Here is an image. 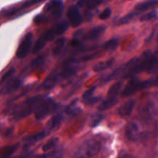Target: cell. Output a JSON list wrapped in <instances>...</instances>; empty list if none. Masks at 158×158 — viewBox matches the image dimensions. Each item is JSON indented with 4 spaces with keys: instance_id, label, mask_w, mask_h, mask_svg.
<instances>
[{
    "instance_id": "6da1fadb",
    "label": "cell",
    "mask_w": 158,
    "mask_h": 158,
    "mask_svg": "<svg viewBox=\"0 0 158 158\" xmlns=\"http://www.w3.org/2000/svg\"><path fill=\"white\" fill-rule=\"evenodd\" d=\"M42 95H36L27 98L22 104L18 105L13 109L12 113V120H19L28 117L32 113L35 112L36 108L43 100Z\"/></svg>"
},
{
    "instance_id": "7a4b0ae2",
    "label": "cell",
    "mask_w": 158,
    "mask_h": 158,
    "mask_svg": "<svg viewBox=\"0 0 158 158\" xmlns=\"http://www.w3.org/2000/svg\"><path fill=\"white\" fill-rule=\"evenodd\" d=\"M102 143L97 138H90L82 143L75 153L74 158H91L100 151Z\"/></svg>"
},
{
    "instance_id": "3957f363",
    "label": "cell",
    "mask_w": 158,
    "mask_h": 158,
    "mask_svg": "<svg viewBox=\"0 0 158 158\" xmlns=\"http://www.w3.org/2000/svg\"><path fill=\"white\" fill-rule=\"evenodd\" d=\"M154 85V80H144V81H139L137 80H133L125 86L124 89L122 91L121 94L123 97H127L134 95L136 93L139 92L143 89H148Z\"/></svg>"
},
{
    "instance_id": "277c9868",
    "label": "cell",
    "mask_w": 158,
    "mask_h": 158,
    "mask_svg": "<svg viewBox=\"0 0 158 158\" xmlns=\"http://www.w3.org/2000/svg\"><path fill=\"white\" fill-rule=\"evenodd\" d=\"M58 107V105L55 103L53 100L50 98L43 99V101L40 103L38 107L35 111V117L37 120H42L50 115L56 111Z\"/></svg>"
},
{
    "instance_id": "5b68a950",
    "label": "cell",
    "mask_w": 158,
    "mask_h": 158,
    "mask_svg": "<svg viewBox=\"0 0 158 158\" xmlns=\"http://www.w3.org/2000/svg\"><path fill=\"white\" fill-rule=\"evenodd\" d=\"M32 43H33V35L32 32H28L24 35L17 48L16 53H15L17 58L23 59L27 56L31 49H32Z\"/></svg>"
},
{
    "instance_id": "8992f818",
    "label": "cell",
    "mask_w": 158,
    "mask_h": 158,
    "mask_svg": "<svg viewBox=\"0 0 158 158\" xmlns=\"http://www.w3.org/2000/svg\"><path fill=\"white\" fill-rule=\"evenodd\" d=\"M56 35H57L55 31H54L53 28L52 27L49 29H47L46 32H44L40 35V38L36 40L35 44L33 45V47H32V53L35 54L40 52V51H41L42 49L46 46V43L53 40Z\"/></svg>"
},
{
    "instance_id": "52a82bcc",
    "label": "cell",
    "mask_w": 158,
    "mask_h": 158,
    "mask_svg": "<svg viewBox=\"0 0 158 158\" xmlns=\"http://www.w3.org/2000/svg\"><path fill=\"white\" fill-rule=\"evenodd\" d=\"M67 19L73 27H78L83 23V16L77 6H69L67 10Z\"/></svg>"
},
{
    "instance_id": "ba28073f",
    "label": "cell",
    "mask_w": 158,
    "mask_h": 158,
    "mask_svg": "<svg viewBox=\"0 0 158 158\" xmlns=\"http://www.w3.org/2000/svg\"><path fill=\"white\" fill-rule=\"evenodd\" d=\"M63 10V4L62 0H52L46 4L44 12L50 14L52 18H59L62 15Z\"/></svg>"
},
{
    "instance_id": "9c48e42d",
    "label": "cell",
    "mask_w": 158,
    "mask_h": 158,
    "mask_svg": "<svg viewBox=\"0 0 158 158\" xmlns=\"http://www.w3.org/2000/svg\"><path fill=\"white\" fill-rule=\"evenodd\" d=\"M126 135L131 140H138L140 136V127L137 122H130L126 127Z\"/></svg>"
},
{
    "instance_id": "30bf717a",
    "label": "cell",
    "mask_w": 158,
    "mask_h": 158,
    "mask_svg": "<svg viewBox=\"0 0 158 158\" xmlns=\"http://www.w3.org/2000/svg\"><path fill=\"white\" fill-rule=\"evenodd\" d=\"M60 73H52L43 82L41 85H40V89H43V90H48L52 88H53L57 83H59L60 80Z\"/></svg>"
},
{
    "instance_id": "8fae6325",
    "label": "cell",
    "mask_w": 158,
    "mask_h": 158,
    "mask_svg": "<svg viewBox=\"0 0 158 158\" xmlns=\"http://www.w3.org/2000/svg\"><path fill=\"white\" fill-rule=\"evenodd\" d=\"M105 29H106V27L104 26H96L90 29L87 33L85 34L83 39L85 40H89V41H91V40L94 41V40H97L103 35V32H105Z\"/></svg>"
},
{
    "instance_id": "7c38bea8",
    "label": "cell",
    "mask_w": 158,
    "mask_h": 158,
    "mask_svg": "<svg viewBox=\"0 0 158 158\" xmlns=\"http://www.w3.org/2000/svg\"><path fill=\"white\" fill-rule=\"evenodd\" d=\"M136 101L134 100H130L123 103L119 107L118 114L121 117H127L132 114L134 108L135 106Z\"/></svg>"
},
{
    "instance_id": "4fadbf2b",
    "label": "cell",
    "mask_w": 158,
    "mask_h": 158,
    "mask_svg": "<svg viewBox=\"0 0 158 158\" xmlns=\"http://www.w3.org/2000/svg\"><path fill=\"white\" fill-rule=\"evenodd\" d=\"M77 67L72 63H65V66L60 71V78L63 80L69 79L75 75L77 72Z\"/></svg>"
},
{
    "instance_id": "5bb4252c",
    "label": "cell",
    "mask_w": 158,
    "mask_h": 158,
    "mask_svg": "<svg viewBox=\"0 0 158 158\" xmlns=\"http://www.w3.org/2000/svg\"><path fill=\"white\" fill-rule=\"evenodd\" d=\"M157 5H158V0H145L142 2L138 3L134 8V11L140 14L148 9L155 7Z\"/></svg>"
},
{
    "instance_id": "9a60e30c",
    "label": "cell",
    "mask_w": 158,
    "mask_h": 158,
    "mask_svg": "<svg viewBox=\"0 0 158 158\" xmlns=\"http://www.w3.org/2000/svg\"><path fill=\"white\" fill-rule=\"evenodd\" d=\"M47 135L48 133L46 131H40V132L33 134V135H30L25 137L23 139V141L26 143V146H29V145L33 144V143H36V142L40 141L41 140L44 139Z\"/></svg>"
},
{
    "instance_id": "2e32d148",
    "label": "cell",
    "mask_w": 158,
    "mask_h": 158,
    "mask_svg": "<svg viewBox=\"0 0 158 158\" xmlns=\"http://www.w3.org/2000/svg\"><path fill=\"white\" fill-rule=\"evenodd\" d=\"M118 102L117 97H108L105 100H103L98 106L100 111H106L115 106Z\"/></svg>"
},
{
    "instance_id": "e0dca14e",
    "label": "cell",
    "mask_w": 158,
    "mask_h": 158,
    "mask_svg": "<svg viewBox=\"0 0 158 158\" xmlns=\"http://www.w3.org/2000/svg\"><path fill=\"white\" fill-rule=\"evenodd\" d=\"M22 84V81L19 79H14V80H11L10 81L8 82L6 84V86L3 87L2 89V92L3 94H9L11 92L16 90Z\"/></svg>"
},
{
    "instance_id": "ac0fdd59",
    "label": "cell",
    "mask_w": 158,
    "mask_h": 158,
    "mask_svg": "<svg viewBox=\"0 0 158 158\" xmlns=\"http://www.w3.org/2000/svg\"><path fill=\"white\" fill-rule=\"evenodd\" d=\"M64 120V116L62 114H56L49 123V131H56V130L59 129L60 126H61L62 123Z\"/></svg>"
},
{
    "instance_id": "d6986e66",
    "label": "cell",
    "mask_w": 158,
    "mask_h": 158,
    "mask_svg": "<svg viewBox=\"0 0 158 158\" xmlns=\"http://www.w3.org/2000/svg\"><path fill=\"white\" fill-rule=\"evenodd\" d=\"M114 64V59H110V60H106V61H102V62H100V63H97V64L94 66L93 69H94V72L100 73V72H102V71L109 69V68L111 67Z\"/></svg>"
},
{
    "instance_id": "ffe728a7",
    "label": "cell",
    "mask_w": 158,
    "mask_h": 158,
    "mask_svg": "<svg viewBox=\"0 0 158 158\" xmlns=\"http://www.w3.org/2000/svg\"><path fill=\"white\" fill-rule=\"evenodd\" d=\"M52 28H53L56 35H60L67 30L68 28H69V23L66 20H62V21L59 22L56 24L54 25Z\"/></svg>"
},
{
    "instance_id": "44dd1931",
    "label": "cell",
    "mask_w": 158,
    "mask_h": 158,
    "mask_svg": "<svg viewBox=\"0 0 158 158\" xmlns=\"http://www.w3.org/2000/svg\"><path fill=\"white\" fill-rule=\"evenodd\" d=\"M66 43V37H60V38H59L58 40H56V41L55 42V45H54L53 49H52L53 55L55 56L60 55V54L61 53L62 51H63Z\"/></svg>"
},
{
    "instance_id": "7402d4cb",
    "label": "cell",
    "mask_w": 158,
    "mask_h": 158,
    "mask_svg": "<svg viewBox=\"0 0 158 158\" xmlns=\"http://www.w3.org/2000/svg\"><path fill=\"white\" fill-rule=\"evenodd\" d=\"M19 145V143H15L13 145L3 148L1 152V158H8L10 157L18 149Z\"/></svg>"
},
{
    "instance_id": "603a6c76",
    "label": "cell",
    "mask_w": 158,
    "mask_h": 158,
    "mask_svg": "<svg viewBox=\"0 0 158 158\" xmlns=\"http://www.w3.org/2000/svg\"><path fill=\"white\" fill-rule=\"evenodd\" d=\"M122 86H123L122 81H118L114 83V84H113L109 89V90H108V97H117V94L120 93Z\"/></svg>"
},
{
    "instance_id": "cb8c5ba5",
    "label": "cell",
    "mask_w": 158,
    "mask_h": 158,
    "mask_svg": "<svg viewBox=\"0 0 158 158\" xmlns=\"http://www.w3.org/2000/svg\"><path fill=\"white\" fill-rule=\"evenodd\" d=\"M119 43H120L119 39H111V40H108V41H106L104 43V45H103V49L105 50H114L119 46Z\"/></svg>"
},
{
    "instance_id": "d4e9b609",
    "label": "cell",
    "mask_w": 158,
    "mask_h": 158,
    "mask_svg": "<svg viewBox=\"0 0 158 158\" xmlns=\"http://www.w3.org/2000/svg\"><path fill=\"white\" fill-rule=\"evenodd\" d=\"M139 14L137 12H136L135 11L132 12H130L127 15H126L125 16L122 17L120 20L118 21V25H123V24H127L128 23H131L133 19L136 18V16H137Z\"/></svg>"
},
{
    "instance_id": "484cf974",
    "label": "cell",
    "mask_w": 158,
    "mask_h": 158,
    "mask_svg": "<svg viewBox=\"0 0 158 158\" xmlns=\"http://www.w3.org/2000/svg\"><path fill=\"white\" fill-rule=\"evenodd\" d=\"M59 142V138L57 137H53V138L50 139L48 142H46L44 145L43 146L42 149L44 152H47L49 151L51 149H52L53 148H55L56 146V144Z\"/></svg>"
},
{
    "instance_id": "4316f807",
    "label": "cell",
    "mask_w": 158,
    "mask_h": 158,
    "mask_svg": "<svg viewBox=\"0 0 158 158\" xmlns=\"http://www.w3.org/2000/svg\"><path fill=\"white\" fill-rule=\"evenodd\" d=\"M157 12L156 10L151 11V12H148V13L143 14V15H141L140 18V21L141 22H148L151 21V20L157 18Z\"/></svg>"
},
{
    "instance_id": "83f0119b",
    "label": "cell",
    "mask_w": 158,
    "mask_h": 158,
    "mask_svg": "<svg viewBox=\"0 0 158 158\" xmlns=\"http://www.w3.org/2000/svg\"><path fill=\"white\" fill-rule=\"evenodd\" d=\"M103 1L104 0H87L86 6L88 10H91V9H95L96 7L100 6L101 3L103 2Z\"/></svg>"
},
{
    "instance_id": "f1b7e54d",
    "label": "cell",
    "mask_w": 158,
    "mask_h": 158,
    "mask_svg": "<svg viewBox=\"0 0 158 158\" xmlns=\"http://www.w3.org/2000/svg\"><path fill=\"white\" fill-rule=\"evenodd\" d=\"M63 155V151H52V152L49 153L47 154H45L44 156H43L42 158H62Z\"/></svg>"
},
{
    "instance_id": "f546056e",
    "label": "cell",
    "mask_w": 158,
    "mask_h": 158,
    "mask_svg": "<svg viewBox=\"0 0 158 158\" xmlns=\"http://www.w3.org/2000/svg\"><path fill=\"white\" fill-rule=\"evenodd\" d=\"M42 1H43V0H27V1L23 3V4L19 8H18V9H19V11H20L21 9H26V8H29V7H30V6H34V5L37 4V3L40 2H42Z\"/></svg>"
},
{
    "instance_id": "4dcf8cb0",
    "label": "cell",
    "mask_w": 158,
    "mask_h": 158,
    "mask_svg": "<svg viewBox=\"0 0 158 158\" xmlns=\"http://www.w3.org/2000/svg\"><path fill=\"white\" fill-rule=\"evenodd\" d=\"M44 62H45L44 57L38 56L36 59H35V60L32 62V63H31V67L35 69V68L38 67V66H42V65L44 63Z\"/></svg>"
},
{
    "instance_id": "1f68e13d",
    "label": "cell",
    "mask_w": 158,
    "mask_h": 158,
    "mask_svg": "<svg viewBox=\"0 0 158 158\" xmlns=\"http://www.w3.org/2000/svg\"><path fill=\"white\" fill-rule=\"evenodd\" d=\"M96 89V86H92L89 89H88L84 94H83V100L85 101V100H88V99L91 98L92 97H94V93Z\"/></svg>"
},
{
    "instance_id": "d6a6232c",
    "label": "cell",
    "mask_w": 158,
    "mask_h": 158,
    "mask_svg": "<svg viewBox=\"0 0 158 158\" xmlns=\"http://www.w3.org/2000/svg\"><path fill=\"white\" fill-rule=\"evenodd\" d=\"M15 72V68L14 67L10 68V69H9V70H8L7 72H6V73L2 76V79H1V81H0V83H4L5 81H6L7 80H9V79L10 78L12 75H13V73Z\"/></svg>"
},
{
    "instance_id": "836d02e7",
    "label": "cell",
    "mask_w": 158,
    "mask_h": 158,
    "mask_svg": "<svg viewBox=\"0 0 158 158\" xmlns=\"http://www.w3.org/2000/svg\"><path fill=\"white\" fill-rule=\"evenodd\" d=\"M111 13H112V10H111L110 8H106V9H105L100 14L99 17H100V19L102 20L107 19L111 15Z\"/></svg>"
},
{
    "instance_id": "e575fe53",
    "label": "cell",
    "mask_w": 158,
    "mask_h": 158,
    "mask_svg": "<svg viewBox=\"0 0 158 158\" xmlns=\"http://www.w3.org/2000/svg\"><path fill=\"white\" fill-rule=\"evenodd\" d=\"M46 19H47V16L46 15H43V14H40V15H36L35 17V19H34V23L35 24H40V23H44L45 21H46Z\"/></svg>"
},
{
    "instance_id": "d590c367",
    "label": "cell",
    "mask_w": 158,
    "mask_h": 158,
    "mask_svg": "<svg viewBox=\"0 0 158 158\" xmlns=\"http://www.w3.org/2000/svg\"><path fill=\"white\" fill-rule=\"evenodd\" d=\"M99 100H100V99H99V97H91V98L88 99V100H85V101H83V102H84V103H86V104L91 105V104H94V103H97V102Z\"/></svg>"
},
{
    "instance_id": "8d00e7d4",
    "label": "cell",
    "mask_w": 158,
    "mask_h": 158,
    "mask_svg": "<svg viewBox=\"0 0 158 158\" xmlns=\"http://www.w3.org/2000/svg\"><path fill=\"white\" fill-rule=\"evenodd\" d=\"M103 117L102 115L97 116V117H96V118L92 121V126L93 127L97 126V125H98L99 123L101 122V120H103Z\"/></svg>"
},
{
    "instance_id": "74e56055",
    "label": "cell",
    "mask_w": 158,
    "mask_h": 158,
    "mask_svg": "<svg viewBox=\"0 0 158 158\" xmlns=\"http://www.w3.org/2000/svg\"><path fill=\"white\" fill-rule=\"evenodd\" d=\"M117 158H134V157L128 154H121L120 156H119Z\"/></svg>"
},
{
    "instance_id": "f35d334b",
    "label": "cell",
    "mask_w": 158,
    "mask_h": 158,
    "mask_svg": "<svg viewBox=\"0 0 158 158\" xmlns=\"http://www.w3.org/2000/svg\"><path fill=\"white\" fill-rule=\"evenodd\" d=\"M8 158H11V157H8ZM12 158H15V157H12Z\"/></svg>"
},
{
    "instance_id": "ab89813d",
    "label": "cell",
    "mask_w": 158,
    "mask_h": 158,
    "mask_svg": "<svg viewBox=\"0 0 158 158\" xmlns=\"http://www.w3.org/2000/svg\"><path fill=\"white\" fill-rule=\"evenodd\" d=\"M0 129H1V125H0Z\"/></svg>"
}]
</instances>
